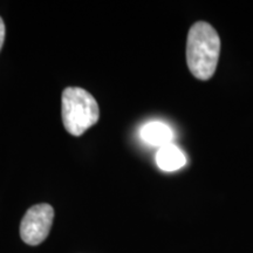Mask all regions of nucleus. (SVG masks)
Wrapping results in <instances>:
<instances>
[{
	"instance_id": "1",
	"label": "nucleus",
	"mask_w": 253,
	"mask_h": 253,
	"mask_svg": "<svg viewBox=\"0 0 253 253\" xmlns=\"http://www.w3.org/2000/svg\"><path fill=\"white\" fill-rule=\"evenodd\" d=\"M220 53V38L205 21L192 25L186 39V63L196 79L207 81L216 72Z\"/></svg>"
},
{
	"instance_id": "3",
	"label": "nucleus",
	"mask_w": 253,
	"mask_h": 253,
	"mask_svg": "<svg viewBox=\"0 0 253 253\" xmlns=\"http://www.w3.org/2000/svg\"><path fill=\"white\" fill-rule=\"evenodd\" d=\"M54 219V209L49 204H38L28 209L20 224V237L28 245H39L49 235Z\"/></svg>"
},
{
	"instance_id": "5",
	"label": "nucleus",
	"mask_w": 253,
	"mask_h": 253,
	"mask_svg": "<svg viewBox=\"0 0 253 253\" xmlns=\"http://www.w3.org/2000/svg\"><path fill=\"white\" fill-rule=\"evenodd\" d=\"M156 162L163 171H176L185 166L186 157L175 144H167L160 148L156 155Z\"/></svg>"
},
{
	"instance_id": "4",
	"label": "nucleus",
	"mask_w": 253,
	"mask_h": 253,
	"mask_svg": "<svg viewBox=\"0 0 253 253\" xmlns=\"http://www.w3.org/2000/svg\"><path fill=\"white\" fill-rule=\"evenodd\" d=\"M141 138L145 143L162 148L171 143L173 132L169 126L160 121L147 123L141 129Z\"/></svg>"
},
{
	"instance_id": "2",
	"label": "nucleus",
	"mask_w": 253,
	"mask_h": 253,
	"mask_svg": "<svg viewBox=\"0 0 253 253\" xmlns=\"http://www.w3.org/2000/svg\"><path fill=\"white\" fill-rule=\"evenodd\" d=\"M62 122L73 136H81L96 125L100 109L96 100L86 89L68 87L62 91Z\"/></svg>"
},
{
	"instance_id": "6",
	"label": "nucleus",
	"mask_w": 253,
	"mask_h": 253,
	"mask_svg": "<svg viewBox=\"0 0 253 253\" xmlns=\"http://www.w3.org/2000/svg\"><path fill=\"white\" fill-rule=\"evenodd\" d=\"M5 41V24L2 18L0 17V50H1V47L4 45Z\"/></svg>"
}]
</instances>
